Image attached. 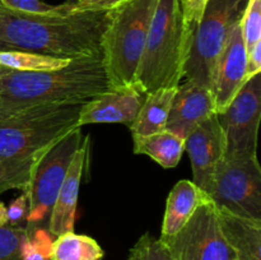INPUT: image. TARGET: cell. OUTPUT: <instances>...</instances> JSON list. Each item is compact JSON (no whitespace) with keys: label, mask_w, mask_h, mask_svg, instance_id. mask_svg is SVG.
<instances>
[{"label":"cell","mask_w":261,"mask_h":260,"mask_svg":"<svg viewBox=\"0 0 261 260\" xmlns=\"http://www.w3.org/2000/svg\"><path fill=\"white\" fill-rule=\"evenodd\" d=\"M107 12L37 14L0 2V51H25L56 58L101 55Z\"/></svg>","instance_id":"cell-1"},{"label":"cell","mask_w":261,"mask_h":260,"mask_svg":"<svg viewBox=\"0 0 261 260\" xmlns=\"http://www.w3.org/2000/svg\"><path fill=\"white\" fill-rule=\"evenodd\" d=\"M111 91L101 55L82 56L46 71H0V117L43 105L86 102Z\"/></svg>","instance_id":"cell-2"},{"label":"cell","mask_w":261,"mask_h":260,"mask_svg":"<svg viewBox=\"0 0 261 260\" xmlns=\"http://www.w3.org/2000/svg\"><path fill=\"white\" fill-rule=\"evenodd\" d=\"M189 51L180 2L157 0L134 86L145 94L160 88H177Z\"/></svg>","instance_id":"cell-3"},{"label":"cell","mask_w":261,"mask_h":260,"mask_svg":"<svg viewBox=\"0 0 261 260\" xmlns=\"http://www.w3.org/2000/svg\"><path fill=\"white\" fill-rule=\"evenodd\" d=\"M87 102V101H86ZM86 102L43 105L0 117V158L25 160L47 152L78 125Z\"/></svg>","instance_id":"cell-4"},{"label":"cell","mask_w":261,"mask_h":260,"mask_svg":"<svg viewBox=\"0 0 261 260\" xmlns=\"http://www.w3.org/2000/svg\"><path fill=\"white\" fill-rule=\"evenodd\" d=\"M155 4L157 0H126L110 10L101 50L111 91L134 86Z\"/></svg>","instance_id":"cell-5"},{"label":"cell","mask_w":261,"mask_h":260,"mask_svg":"<svg viewBox=\"0 0 261 260\" xmlns=\"http://www.w3.org/2000/svg\"><path fill=\"white\" fill-rule=\"evenodd\" d=\"M247 2L249 0H208L184 68L186 79L198 82L212 91L214 64L229 31L241 20Z\"/></svg>","instance_id":"cell-6"},{"label":"cell","mask_w":261,"mask_h":260,"mask_svg":"<svg viewBox=\"0 0 261 260\" xmlns=\"http://www.w3.org/2000/svg\"><path fill=\"white\" fill-rule=\"evenodd\" d=\"M82 127H75L56 142L36 165L30 185L24 191L28 196V212L25 232L32 233L50 217L63 181L76 150L83 140Z\"/></svg>","instance_id":"cell-7"},{"label":"cell","mask_w":261,"mask_h":260,"mask_svg":"<svg viewBox=\"0 0 261 260\" xmlns=\"http://www.w3.org/2000/svg\"><path fill=\"white\" fill-rule=\"evenodd\" d=\"M206 194L218 208L261 221V168L256 157H224Z\"/></svg>","instance_id":"cell-8"},{"label":"cell","mask_w":261,"mask_h":260,"mask_svg":"<svg viewBox=\"0 0 261 260\" xmlns=\"http://www.w3.org/2000/svg\"><path fill=\"white\" fill-rule=\"evenodd\" d=\"M160 240L173 260H236L222 233L218 208L212 199L196 209L177 233Z\"/></svg>","instance_id":"cell-9"},{"label":"cell","mask_w":261,"mask_h":260,"mask_svg":"<svg viewBox=\"0 0 261 260\" xmlns=\"http://www.w3.org/2000/svg\"><path fill=\"white\" fill-rule=\"evenodd\" d=\"M226 139L224 157H256L261 117V74L251 76L226 110L217 114Z\"/></svg>","instance_id":"cell-10"},{"label":"cell","mask_w":261,"mask_h":260,"mask_svg":"<svg viewBox=\"0 0 261 260\" xmlns=\"http://www.w3.org/2000/svg\"><path fill=\"white\" fill-rule=\"evenodd\" d=\"M246 68L247 51L242 37L241 20H239L229 31L213 68L212 92L217 114L226 110L247 81Z\"/></svg>","instance_id":"cell-11"},{"label":"cell","mask_w":261,"mask_h":260,"mask_svg":"<svg viewBox=\"0 0 261 260\" xmlns=\"http://www.w3.org/2000/svg\"><path fill=\"white\" fill-rule=\"evenodd\" d=\"M193 167V183L208 191L216 170L226 155V139L217 115L204 120L185 138Z\"/></svg>","instance_id":"cell-12"},{"label":"cell","mask_w":261,"mask_h":260,"mask_svg":"<svg viewBox=\"0 0 261 260\" xmlns=\"http://www.w3.org/2000/svg\"><path fill=\"white\" fill-rule=\"evenodd\" d=\"M217 115L213 92L195 81L178 84L168 114L166 130L185 139L204 120Z\"/></svg>","instance_id":"cell-13"},{"label":"cell","mask_w":261,"mask_h":260,"mask_svg":"<svg viewBox=\"0 0 261 260\" xmlns=\"http://www.w3.org/2000/svg\"><path fill=\"white\" fill-rule=\"evenodd\" d=\"M145 93L135 86L112 89L89 98L82 106L78 125L124 124L130 126L137 117Z\"/></svg>","instance_id":"cell-14"},{"label":"cell","mask_w":261,"mask_h":260,"mask_svg":"<svg viewBox=\"0 0 261 260\" xmlns=\"http://www.w3.org/2000/svg\"><path fill=\"white\" fill-rule=\"evenodd\" d=\"M88 137H83L81 147L71 160L53 211L48 217L47 229L54 237L74 231L79 188H81L82 176L88 155Z\"/></svg>","instance_id":"cell-15"},{"label":"cell","mask_w":261,"mask_h":260,"mask_svg":"<svg viewBox=\"0 0 261 260\" xmlns=\"http://www.w3.org/2000/svg\"><path fill=\"white\" fill-rule=\"evenodd\" d=\"M218 208V206H217ZM224 240L236 260H261V221L218 208Z\"/></svg>","instance_id":"cell-16"},{"label":"cell","mask_w":261,"mask_h":260,"mask_svg":"<svg viewBox=\"0 0 261 260\" xmlns=\"http://www.w3.org/2000/svg\"><path fill=\"white\" fill-rule=\"evenodd\" d=\"M209 195L190 180H181L170 191L166 200L162 231L160 239H167L177 233L196 209L209 200Z\"/></svg>","instance_id":"cell-17"},{"label":"cell","mask_w":261,"mask_h":260,"mask_svg":"<svg viewBox=\"0 0 261 260\" xmlns=\"http://www.w3.org/2000/svg\"><path fill=\"white\" fill-rule=\"evenodd\" d=\"M176 88H160L145 94L137 117L130 125L132 134L150 135L166 130Z\"/></svg>","instance_id":"cell-18"},{"label":"cell","mask_w":261,"mask_h":260,"mask_svg":"<svg viewBox=\"0 0 261 260\" xmlns=\"http://www.w3.org/2000/svg\"><path fill=\"white\" fill-rule=\"evenodd\" d=\"M134 153L145 154L165 168H173L180 163L185 152V139L162 130L150 135H134Z\"/></svg>","instance_id":"cell-19"},{"label":"cell","mask_w":261,"mask_h":260,"mask_svg":"<svg viewBox=\"0 0 261 260\" xmlns=\"http://www.w3.org/2000/svg\"><path fill=\"white\" fill-rule=\"evenodd\" d=\"M103 256V249L96 240L74 231L56 236L50 252V260H102Z\"/></svg>","instance_id":"cell-20"},{"label":"cell","mask_w":261,"mask_h":260,"mask_svg":"<svg viewBox=\"0 0 261 260\" xmlns=\"http://www.w3.org/2000/svg\"><path fill=\"white\" fill-rule=\"evenodd\" d=\"M73 59L25 51H0V65L15 71H46L68 66Z\"/></svg>","instance_id":"cell-21"},{"label":"cell","mask_w":261,"mask_h":260,"mask_svg":"<svg viewBox=\"0 0 261 260\" xmlns=\"http://www.w3.org/2000/svg\"><path fill=\"white\" fill-rule=\"evenodd\" d=\"M43 154L25 158V160L0 158V194L12 189H18L24 193L30 185L33 170Z\"/></svg>","instance_id":"cell-22"},{"label":"cell","mask_w":261,"mask_h":260,"mask_svg":"<svg viewBox=\"0 0 261 260\" xmlns=\"http://www.w3.org/2000/svg\"><path fill=\"white\" fill-rule=\"evenodd\" d=\"M27 236L24 227L9 224L0 227V260H25L24 241Z\"/></svg>","instance_id":"cell-23"},{"label":"cell","mask_w":261,"mask_h":260,"mask_svg":"<svg viewBox=\"0 0 261 260\" xmlns=\"http://www.w3.org/2000/svg\"><path fill=\"white\" fill-rule=\"evenodd\" d=\"M241 30L247 54L261 42V0H249L241 17Z\"/></svg>","instance_id":"cell-24"},{"label":"cell","mask_w":261,"mask_h":260,"mask_svg":"<svg viewBox=\"0 0 261 260\" xmlns=\"http://www.w3.org/2000/svg\"><path fill=\"white\" fill-rule=\"evenodd\" d=\"M126 260H173V257L163 241L144 233L130 249Z\"/></svg>","instance_id":"cell-25"},{"label":"cell","mask_w":261,"mask_h":260,"mask_svg":"<svg viewBox=\"0 0 261 260\" xmlns=\"http://www.w3.org/2000/svg\"><path fill=\"white\" fill-rule=\"evenodd\" d=\"M178 2H180V9L181 14H182L185 36L191 47V42H193L196 27L200 22V18L203 15L208 0H178Z\"/></svg>","instance_id":"cell-26"},{"label":"cell","mask_w":261,"mask_h":260,"mask_svg":"<svg viewBox=\"0 0 261 260\" xmlns=\"http://www.w3.org/2000/svg\"><path fill=\"white\" fill-rule=\"evenodd\" d=\"M2 3L13 9L22 10L28 13H37V14H69V5L65 3L61 5H50L41 0H2Z\"/></svg>","instance_id":"cell-27"},{"label":"cell","mask_w":261,"mask_h":260,"mask_svg":"<svg viewBox=\"0 0 261 260\" xmlns=\"http://www.w3.org/2000/svg\"><path fill=\"white\" fill-rule=\"evenodd\" d=\"M28 212H30L28 196L25 193H22L7 208L8 224L13 227H25L23 224L27 223Z\"/></svg>","instance_id":"cell-28"},{"label":"cell","mask_w":261,"mask_h":260,"mask_svg":"<svg viewBox=\"0 0 261 260\" xmlns=\"http://www.w3.org/2000/svg\"><path fill=\"white\" fill-rule=\"evenodd\" d=\"M126 0H76L69 5V14L83 12H107Z\"/></svg>","instance_id":"cell-29"},{"label":"cell","mask_w":261,"mask_h":260,"mask_svg":"<svg viewBox=\"0 0 261 260\" xmlns=\"http://www.w3.org/2000/svg\"><path fill=\"white\" fill-rule=\"evenodd\" d=\"M261 73V42L257 43L249 54H247V68L246 78L250 79L251 76Z\"/></svg>","instance_id":"cell-30"},{"label":"cell","mask_w":261,"mask_h":260,"mask_svg":"<svg viewBox=\"0 0 261 260\" xmlns=\"http://www.w3.org/2000/svg\"><path fill=\"white\" fill-rule=\"evenodd\" d=\"M8 224V218H7V208H5L4 204L0 201V227Z\"/></svg>","instance_id":"cell-31"},{"label":"cell","mask_w":261,"mask_h":260,"mask_svg":"<svg viewBox=\"0 0 261 260\" xmlns=\"http://www.w3.org/2000/svg\"><path fill=\"white\" fill-rule=\"evenodd\" d=\"M3 69H4V66H2V65H0V71H2Z\"/></svg>","instance_id":"cell-32"},{"label":"cell","mask_w":261,"mask_h":260,"mask_svg":"<svg viewBox=\"0 0 261 260\" xmlns=\"http://www.w3.org/2000/svg\"><path fill=\"white\" fill-rule=\"evenodd\" d=\"M0 2H2V0H0Z\"/></svg>","instance_id":"cell-33"}]
</instances>
